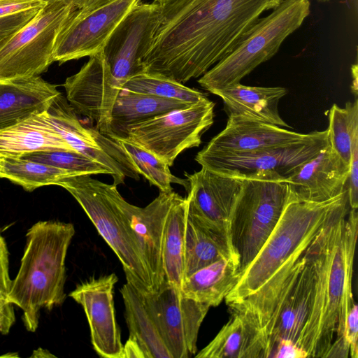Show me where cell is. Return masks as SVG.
<instances>
[{
    "label": "cell",
    "mask_w": 358,
    "mask_h": 358,
    "mask_svg": "<svg viewBox=\"0 0 358 358\" xmlns=\"http://www.w3.org/2000/svg\"><path fill=\"white\" fill-rule=\"evenodd\" d=\"M115 141L129 156L139 175H142L151 185L156 186L160 192H172V183L182 185L187 190L189 182L187 178H180L173 175L169 169L170 166L164 161L127 138Z\"/></svg>",
    "instance_id": "obj_33"
},
{
    "label": "cell",
    "mask_w": 358,
    "mask_h": 358,
    "mask_svg": "<svg viewBox=\"0 0 358 358\" xmlns=\"http://www.w3.org/2000/svg\"><path fill=\"white\" fill-rule=\"evenodd\" d=\"M163 1H164V0H154V2H156V3H160V2Z\"/></svg>",
    "instance_id": "obj_46"
},
{
    "label": "cell",
    "mask_w": 358,
    "mask_h": 358,
    "mask_svg": "<svg viewBox=\"0 0 358 358\" xmlns=\"http://www.w3.org/2000/svg\"><path fill=\"white\" fill-rule=\"evenodd\" d=\"M210 93L222 99L228 118L290 127L278 110L280 100L287 93L284 87L248 86L238 83Z\"/></svg>",
    "instance_id": "obj_24"
},
{
    "label": "cell",
    "mask_w": 358,
    "mask_h": 358,
    "mask_svg": "<svg viewBox=\"0 0 358 358\" xmlns=\"http://www.w3.org/2000/svg\"><path fill=\"white\" fill-rule=\"evenodd\" d=\"M310 6L309 0H282L268 15L258 19L234 50L199 78V84L210 92L240 83L276 54L308 16Z\"/></svg>",
    "instance_id": "obj_6"
},
{
    "label": "cell",
    "mask_w": 358,
    "mask_h": 358,
    "mask_svg": "<svg viewBox=\"0 0 358 358\" xmlns=\"http://www.w3.org/2000/svg\"><path fill=\"white\" fill-rule=\"evenodd\" d=\"M57 185L76 199L115 253L127 282L139 293L153 292L150 274L124 213L126 200L117 186L85 174L62 178Z\"/></svg>",
    "instance_id": "obj_5"
},
{
    "label": "cell",
    "mask_w": 358,
    "mask_h": 358,
    "mask_svg": "<svg viewBox=\"0 0 358 358\" xmlns=\"http://www.w3.org/2000/svg\"><path fill=\"white\" fill-rule=\"evenodd\" d=\"M129 338L137 342L145 358H172L139 293L127 282L120 289Z\"/></svg>",
    "instance_id": "obj_29"
},
{
    "label": "cell",
    "mask_w": 358,
    "mask_h": 358,
    "mask_svg": "<svg viewBox=\"0 0 358 358\" xmlns=\"http://www.w3.org/2000/svg\"><path fill=\"white\" fill-rule=\"evenodd\" d=\"M314 285L313 268L302 255L284 280L265 327L270 356L280 340H290L299 345L311 313Z\"/></svg>",
    "instance_id": "obj_15"
},
{
    "label": "cell",
    "mask_w": 358,
    "mask_h": 358,
    "mask_svg": "<svg viewBox=\"0 0 358 358\" xmlns=\"http://www.w3.org/2000/svg\"><path fill=\"white\" fill-rule=\"evenodd\" d=\"M306 352L290 340L283 339L274 346L270 358H306Z\"/></svg>",
    "instance_id": "obj_40"
},
{
    "label": "cell",
    "mask_w": 358,
    "mask_h": 358,
    "mask_svg": "<svg viewBox=\"0 0 358 358\" xmlns=\"http://www.w3.org/2000/svg\"><path fill=\"white\" fill-rule=\"evenodd\" d=\"M75 234L71 223L39 221L27 231L19 271L11 282L8 301L23 312L27 331L34 332L42 308L48 310L66 298L65 260Z\"/></svg>",
    "instance_id": "obj_4"
},
{
    "label": "cell",
    "mask_w": 358,
    "mask_h": 358,
    "mask_svg": "<svg viewBox=\"0 0 358 358\" xmlns=\"http://www.w3.org/2000/svg\"><path fill=\"white\" fill-rule=\"evenodd\" d=\"M139 294L172 358L195 355L199 329L210 307L184 296L165 281L157 291Z\"/></svg>",
    "instance_id": "obj_11"
},
{
    "label": "cell",
    "mask_w": 358,
    "mask_h": 358,
    "mask_svg": "<svg viewBox=\"0 0 358 358\" xmlns=\"http://www.w3.org/2000/svg\"><path fill=\"white\" fill-rule=\"evenodd\" d=\"M45 5L41 0H0V17L32 9Z\"/></svg>",
    "instance_id": "obj_39"
},
{
    "label": "cell",
    "mask_w": 358,
    "mask_h": 358,
    "mask_svg": "<svg viewBox=\"0 0 358 358\" xmlns=\"http://www.w3.org/2000/svg\"><path fill=\"white\" fill-rule=\"evenodd\" d=\"M140 0H115L85 14L76 10L56 39L54 60L59 64L102 51L108 38Z\"/></svg>",
    "instance_id": "obj_14"
},
{
    "label": "cell",
    "mask_w": 358,
    "mask_h": 358,
    "mask_svg": "<svg viewBox=\"0 0 358 358\" xmlns=\"http://www.w3.org/2000/svg\"><path fill=\"white\" fill-rule=\"evenodd\" d=\"M214 107L205 98L134 126L126 138L171 166L181 152L201 145L202 135L213 124Z\"/></svg>",
    "instance_id": "obj_10"
},
{
    "label": "cell",
    "mask_w": 358,
    "mask_h": 358,
    "mask_svg": "<svg viewBox=\"0 0 358 358\" xmlns=\"http://www.w3.org/2000/svg\"><path fill=\"white\" fill-rule=\"evenodd\" d=\"M221 259L238 260V257L227 238L199 224L187 215L183 280L196 271Z\"/></svg>",
    "instance_id": "obj_28"
},
{
    "label": "cell",
    "mask_w": 358,
    "mask_h": 358,
    "mask_svg": "<svg viewBox=\"0 0 358 358\" xmlns=\"http://www.w3.org/2000/svg\"><path fill=\"white\" fill-rule=\"evenodd\" d=\"M350 166L329 145L287 180L291 200L324 202L346 189Z\"/></svg>",
    "instance_id": "obj_21"
},
{
    "label": "cell",
    "mask_w": 358,
    "mask_h": 358,
    "mask_svg": "<svg viewBox=\"0 0 358 358\" xmlns=\"http://www.w3.org/2000/svg\"><path fill=\"white\" fill-rule=\"evenodd\" d=\"M178 193L160 192L148 205L141 208L124 203V213L150 276L153 291L164 282L162 246L169 211Z\"/></svg>",
    "instance_id": "obj_20"
},
{
    "label": "cell",
    "mask_w": 358,
    "mask_h": 358,
    "mask_svg": "<svg viewBox=\"0 0 358 358\" xmlns=\"http://www.w3.org/2000/svg\"><path fill=\"white\" fill-rule=\"evenodd\" d=\"M64 87L73 110L108 136L112 109L122 87L113 76L103 52L90 57L78 73L66 79Z\"/></svg>",
    "instance_id": "obj_16"
},
{
    "label": "cell",
    "mask_w": 358,
    "mask_h": 358,
    "mask_svg": "<svg viewBox=\"0 0 358 358\" xmlns=\"http://www.w3.org/2000/svg\"><path fill=\"white\" fill-rule=\"evenodd\" d=\"M324 1H326V0H324Z\"/></svg>",
    "instance_id": "obj_47"
},
{
    "label": "cell",
    "mask_w": 358,
    "mask_h": 358,
    "mask_svg": "<svg viewBox=\"0 0 358 358\" xmlns=\"http://www.w3.org/2000/svg\"><path fill=\"white\" fill-rule=\"evenodd\" d=\"M184 174L189 182L187 215L231 243L229 217L243 180L220 175L203 167L193 173Z\"/></svg>",
    "instance_id": "obj_17"
},
{
    "label": "cell",
    "mask_w": 358,
    "mask_h": 358,
    "mask_svg": "<svg viewBox=\"0 0 358 358\" xmlns=\"http://www.w3.org/2000/svg\"><path fill=\"white\" fill-rule=\"evenodd\" d=\"M13 304L0 305V333L7 334L15 322Z\"/></svg>",
    "instance_id": "obj_41"
},
{
    "label": "cell",
    "mask_w": 358,
    "mask_h": 358,
    "mask_svg": "<svg viewBox=\"0 0 358 358\" xmlns=\"http://www.w3.org/2000/svg\"><path fill=\"white\" fill-rule=\"evenodd\" d=\"M45 114L53 129L73 150L94 159L111 171L114 185L124 184L126 178L139 180V173L120 144L95 127L83 126L76 111L61 94Z\"/></svg>",
    "instance_id": "obj_13"
},
{
    "label": "cell",
    "mask_w": 358,
    "mask_h": 358,
    "mask_svg": "<svg viewBox=\"0 0 358 358\" xmlns=\"http://www.w3.org/2000/svg\"><path fill=\"white\" fill-rule=\"evenodd\" d=\"M22 158L66 170L78 175L109 174L111 171L94 159L78 152L67 150L39 151Z\"/></svg>",
    "instance_id": "obj_35"
},
{
    "label": "cell",
    "mask_w": 358,
    "mask_h": 358,
    "mask_svg": "<svg viewBox=\"0 0 358 358\" xmlns=\"http://www.w3.org/2000/svg\"><path fill=\"white\" fill-rule=\"evenodd\" d=\"M327 129L311 139L293 145L247 152H208L200 150L195 161L220 175L241 180L283 181L305 162L329 145Z\"/></svg>",
    "instance_id": "obj_9"
},
{
    "label": "cell",
    "mask_w": 358,
    "mask_h": 358,
    "mask_svg": "<svg viewBox=\"0 0 358 358\" xmlns=\"http://www.w3.org/2000/svg\"><path fill=\"white\" fill-rule=\"evenodd\" d=\"M187 199L178 194L166 220L162 260L164 281L181 290L185 268V234Z\"/></svg>",
    "instance_id": "obj_30"
},
{
    "label": "cell",
    "mask_w": 358,
    "mask_h": 358,
    "mask_svg": "<svg viewBox=\"0 0 358 358\" xmlns=\"http://www.w3.org/2000/svg\"><path fill=\"white\" fill-rule=\"evenodd\" d=\"M122 90L175 99L194 104L207 98L201 91L190 88L166 76L152 72H143L127 80Z\"/></svg>",
    "instance_id": "obj_32"
},
{
    "label": "cell",
    "mask_w": 358,
    "mask_h": 358,
    "mask_svg": "<svg viewBox=\"0 0 358 358\" xmlns=\"http://www.w3.org/2000/svg\"><path fill=\"white\" fill-rule=\"evenodd\" d=\"M317 131L302 134L261 122L228 118L225 128L201 150L236 153L273 149L308 141Z\"/></svg>",
    "instance_id": "obj_22"
},
{
    "label": "cell",
    "mask_w": 358,
    "mask_h": 358,
    "mask_svg": "<svg viewBox=\"0 0 358 358\" xmlns=\"http://www.w3.org/2000/svg\"><path fill=\"white\" fill-rule=\"evenodd\" d=\"M289 199L286 182L243 180L229 225L231 243L238 257L239 276L272 233Z\"/></svg>",
    "instance_id": "obj_7"
},
{
    "label": "cell",
    "mask_w": 358,
    "mask_h": 358,
    "mask_svg": "<svg viewBox=\"0 0 358 358\" xmlns=\"http://www.w3.org/2000/svg\"><path fill=\"white\" fill-rule=\"evenodd\" d=\"M60 94L39 76L0 80V131L46 112Z\"/></svg>",
    "instance_id": "obj_23"
},
{
    "label": "cell",
    "mask_w": 358,
    "mask_h": 358,
    "mask_svg": "<svg viewBox=\"0 0 358 358\" xmlns=\"http://www.w3.org/2000/svg\"><path fill=\"white\" fill-rule=\"evenodd\" d=\"M8 257L6 242L0 233V305L11 303L8 301V294L12 282L9 276Z\"/></svg>",
    "instance_id": "obj_37"
},
{
    "label": "cell",
    "mask_w": 358,
    "mask_h": 358,
    "mask_svg": "<svg viewBox=\"0 0 358 358\" xmlns=\"http://www.w3.org/2000/svg\"><path fill=\"white\" fill-rule=\"evenodd\" d=\"M3 178V174H2V169H1V161H0V178Z\"/></svg>",
    "instance_id": "obj_45"
},
{
    "label": "cell",
    "mask_w": 358,
    "mask_h": 358,
    "mask_svg": "<svg viewBox=\"0 0 358 358\" xmlns=\"http://www.w3.org/2000/svg\"><path fill=\"white\" fill-rule=\"evenodd\" d=\"M45 3L52 2H62L67 5H70L77 10L80 8L83 0H41Z\"/></svg>",
    "instance_id": "obj_44"
},
{
    "label": "cell",
    "mask_w": 358,
    "mask_h": 358,
    "mask_svg": "<svg viewBox=\"0 0 358 358\" xmlns=\"http://www.w3.org/2000/svg\"><path fill=\"white\" fill-rule=\"evenodd\" d=\"M3 178L21 185L25 190L57 185L64 178L78 174L22 157H0Z\"/></svg>",
    "instance_id": "obj_31"
},
{
    "label": "cell",
    "mask_w": 358,
    "mask_h": 358,
    "mask_svg": "<svg viewBox=\"0 0 358 358\" xmlns=\"http://www.w3.org/2000/svg\"><path fill=\"white\" fill-rule=\"evenodd\" d=\"M124 358H145V354L136 341L128 338L123 345Z\"/></svg>",
    "instance_id": "obj_42"
},
{
    "label": "cell",
    "mask_w": 358,
    "mask_h": 358,
    "mask_svg": "<svg viewBox=\"0 0 358 358\" xmlns=\"http://www.w3.org/2000/svg\"><path fill=\"white\" fill-rule=\"evenodd\" d=\"M238 260L221 259L184 278L182 294L209 307L217 306L238 280Z\"/></svg>",
    "instance_id": "obj_27"
},
{
    "label": "cell",
    "mask_w": 358,
    "mask_h": 358,
    "mask_svg": "<svg viewBox=\"0 0 358 358\" xmlns=\"http://www.w3.org/2000/svg\"><path fill=\"white\" fill-rule=\"evenodd\" d=\"M282 0H164L143 62L145 71L182 84L231 52L261 15Z\"/></svg>",
    "instance_id": "obj_1"
},
{
    "label": "cell",
    "mask_w": 358,
    "mask_h": 358,
    "mask_svg": "<svg viewBox=\"0 0 358 358\" xmlns=\"http://www.w3.org/2000/svg\"><path fill=\"white\" fill-rule=\"evenodd\" d=\"M348 203L347 188L324 202L289 199L272 233L224 299L227 304L248 307L265 328L290 269L320 230Z\"/></svg>",
    "instance_id": "obj_3"
},
{
    "label": "cell",
    "mask_w": 358,
    "mask_h": 358,
    "mask_svg": "<svg viewBox=\"0 0 358 358\" xmlns=\"http://www.w3.org/2000/svg\"><path fill=\"white\" fill-rule=\"evenodd\" d=\"M76 8L48 3L21 28L0 41V80L39 76L55 62L58 34Z\"/></svg>",
    "instance_id": "obj_8"
},
{
    "label": "cell",
    "mask_w": 358,
    "mask_h": 358,
    "mask_svg": "<svg viewBox=\"0 0 358 358\" xmlns=\"http://www.w3.org/2000/svg\"><path fill=\"white\" fill-rule=\"evenodd\" d=\"M358 233L349 203L317 233L303 252L315 276L313 303L299 346L307 357H349L346 322L355 303L352 280Z\"/></svg>",
    "instance_id": "obj_2"
},
{
    "label": "cell",
    "mask_w": 358,
    "mask_h": 358,
    "mask_svg": "<svg viewBox=\"0 0 358 358\" xmlns=\"http://www.w3.org/2000/svg\"><path fill=\"white\" fill-rule=\"evenodd\" d=\"M231 316L196 358H269L268 337L258 317L241 303L228 304Z\"/></svg>",
    "instance_id": "obj_19"
},
{
    "label": "cell",
    "mask_w": 358,
    "mask_h": 358,
    "mask_svg": "<svg viewBox=\"0 0 358 358\" xmlns=\"http://www.w3.org/2000/svg\"><path fill=\"white\" fill-rule=\"evenodd\" d=\"M57 150L74 151L53 129L45 112L0 131V157H22Z\"/></svg>",
    "instance_id": "obj_26"
},
{
    "label": "cell",
    "mask_w": 358,
    "mask_h": 358,
    "mask_svg": "<svg viewBox=\"0 0 358 358\" xmlns=\"http://www.w3.org/2000/svg\"><path fill=\"white\" fill-rule=\"evenodd\" d=\"M160 22L161 8L157 3H138L108 38L102 52L121 87L130 78L145 72L143 60L152 46Z\"/></svg>",
    "instance_id": "obj_12"
},
{
    "label": "cell",
    "mask_w": 358,
    "mask_h": 358,
    "mask_svg": "<svg viewBox=\"0 0 358 358\" xmlns=\"http://www.w3.org/2000/svg\"><path fill=\"white\" fill-rule=\"evenodd\" d=\"M327 129L331 148L350 166L352 143L358 134V101H348L343 108L334 103L328 114Z\"/></svg>",
    "instance_id": "obj_34"
},
{
    "label": "cell",
    "mask_w": 358,
    "mask_h": 358,
    "mask_svg": "<svg viewBox=\"0 0 358 358\" xmlns=\"http://www.w3.org/2000/svg\"><path fill=\"white\" fill-rule=\"evenodd\" d=\"M117 281L113 273L92 277L69 294L82 306L89 323L93 348L103 358H124L113 300V289Z\"/></svg>",
    "instance_id": "obj_18"
},
{
    "label": "cell",
    "mask_w": 358,
    "mask_h": 358,
    "mask_svg": "<svg viewBox=\"0 0 358 358\" xmlns=\"http://www.w3.org/2000/svg\"><path fill=\"white\" fill-rule=\"evenodd\" d=\"M192 104L181 101L122 90L113 105L108 136L126 138L134 126Z\"/></svg>",
    "instance_id": "obj_25"
},
{
    "label": "cell",
    "mask_w": 358,
    "mask_h": 358,
    "mask_svg": "<svg viewBox=\"0 0 358 358\" xmlns=\"http://www.w3.org/2000/svg\"><path fill=\"white\" fill-rule=\"evenodd\" d=\"M115 0H83L79 9L78 14H85Z\"/></svg>",
    "instance_id": "obj_43"
},
{
    "label": "cell",
    "mask_w": 358,
    "mask_h": 358,
    "mask_svg": "<svg viewBox=\"0 0 358 358\" xmlns=\"http://www.w3.org/2000/svg\"><path fill=\"white\" fill-rule=\"evenodd\" d=\"M348 203L350 208L358 207V134L353 139L350 171L347 182Z\"/></svg>",
    "instance_id": "obj_36"
},
{
    "label": "cell",
    "mask_w": 358,
    "mask_h": 358,
    "mask_svg": "<svg viewBox=\"0 0 358 358\" xmlns=\"http://www.w3.org/2000/svg\"><path fill=\"white\" fill-rule=\"evenodd\" d=\"M345 341L351 358H358V308L355 303L350 308L346 322Z\"/></svg>",
    "instance_id": "obj_38"
}]
</instances>
